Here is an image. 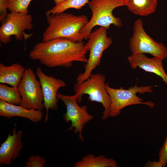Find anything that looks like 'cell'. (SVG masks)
Returning <instances> with one entry per match:
<instances>
[{"label": "cell", "instance_id": "cell-1", "mask_svg": "<svg viewBox=\"0 0 167 167\" xmlns=\"http://www.w3.org/2000/svg\"><path fill=\"white\" fill-rule=\"evenodd\" d=\"M88 51L83 41L74 42L65 38H58L36 43L28 57L49 68H68L71 66L74 62L86 63Z\"/></svg>", "mask_w": 167, "mask_h": 167}, {"label": "cell", "instance_id": "cell-2", "mask_svg": "<svg viewBox=\"0 0 167 167\" xmlns=\"http://www.w3.org/2000/svg\"><path fill=\"white\" fill-rule=\"evenodd\" d=\"M48 26L42 35V41L63 38L74 42L82 41L81 32L88 22L84 15L62 12L46 15Z\"/></svg>", "mask_w": 167, "mask_h": 167}, {"label": "cell", "instance_id": "cell-3", "mask_svg": "<svg viewBox=\"0 0 167 167\" xmlns=\"http://www.w3.org/2000/svg\"><path fill=\"white\" fill-rule=\"evenodd\" d=\"M88 4L92 16L81 31L84 39H88L92 29L96 26L108 29L112 24L117 28L122 26L121 18L114 15L113 11L116 8L125 6V0H91Z\"/></svg>", "mask_w": 167, "mask_h": 167}, {"label": "cell", "instance_id": "cell-4", "mask_svg": "<svg viewBox=\"0 0 167 167\" xmlns=\"http://www.w3.org/2000/svg\"><path fill=\"white\" fill-rule=\"evenodd\" d=\"M152 87V86L138 87L135 84L127 89L122 87L115 89L105 83V88L111 101L109 116L114 117L118 116L121 113L122 109L132 105L143 104L153 108L155 105L154 103L151 101L143 102V100L136 95L138 93L142 94L151 93L153 92Z\"/></svg>", "mask_w": 167, "mask_h": 167}, {"label": "cell", "instance_id": "cell-5", "mask_svg": "<svg viewBox=\"0 0 167 167\" xmlns=\"http://www.w3.org/2000/svg\"><path fill=\"white\" fill-rule=\"evenodd\" d=\"M105 77L100 73L92 74L89 78L82 82H77L74 85V92L78 95L77 101L80 103L84 94L88 95V100L92 102L101 103L104 108L102 117L104 120L109 117L111 101L105 88Z\"/></svg>", "mask_w": 167, "mask_h": 167}, {"label": "cell", "instance_id": "cell-6", "mask_svg": "<svg viewBox=\"0 0 167 167\" xmlns=\"http://www.w3.org/2000/svg\"><path fill=\"white\" fill-rule=\"evenodd\" d=\"M107 29L100 27L91 33L85 44L89 52V58L84 65V72L79 74L77 77V82H82L89 78L92 71L100 65L104 51L113 43L112 38L107 36Z\"/></svg>", "mask_w": 167, "mask_h": 167}, {"label": "cell", "instance_id": "cell-7", "mask_svg": "<svg viewBox=\"0 0 167 167\" xmlns=\"http://www.w3.org/2000/svg\"><path fill=\"white\" fill-rule=\"evenodd\" d=\"M133 31L132 36L129 39L130 48L132 54H148L162 60L167 58V47L147 34L142 19H138L135 22Z\"/></svg>", "mask_w": 167, "mask_h": 167}, {"label": "cell", "instance_id": "cell-8", "mask_svg": "<svg viewBox=\"0 0 167 167\" xmlns=\"http://www.w3.org/2000/svg\"><path fill=\"white\" fill-rule=\"evenodd\" d=\"M32 15L15 11L7 14L2 22L0 28V41L4 44L10 42L11 36L14 35L18 41L23 38L26 40L32 35L27 34L25 32L26 30H31L33 27Z\"/></svg>", "mask_w": 167, "mask_h": 167}, {"label": "cell", "instance_id": "cell-9", "mask_svg": "<svg viewBox=\"0 0 167 167\" xmlns=\"http://www.w3.org/2000/svg\"><path fill=\"white\" fill-rule=\"evenodd\" d=\"M30 68L26 69L18 86L21 97L20 105L29 109L42 111L43 96L39 81Z\"/></svg>", "mask_w": 167, "mask_h": 167}, {"label": "cell", "instance_id": "cell-10", "mask_svg": "<svg viewBox=\"0 0 167 167\" xmlns=\"http://www.w3.org/2000/svg\"><path fill=\"white\" fill-rule=\"evenodd\" d=\"M78 95L77 93L71 96L59 92L57 94V97L64 103L66 107V112L63 115V119L67 123L70 121L71 122V126L68 130H72L74 128V133H79V138L83 141L82 132L85 125L92 120L93 116L88 113L87 106L78 105L77 101Z\"/></svg>", "mask_w": 167, "mask_h": 167}, {"label": "cell", "instance_id": "cell-11", "mask_svg": "<svg viewBox=\"0 0 167 167\" xmlns=\"http://www.w3.org/2000/svg\"><path fill=\"white\" fill-rule=\"evenodd\" d=\"M36 71L42 91L44 108L46 109L44 121L45 123L49 120V110H56L58 109L59 100L57 96L58 92L60 88L65 87L66 84L62 80L46 75L40 67H37Z\"/></svg>", "mask_w": 167, "mask_h": 167}, {"label": "cell", "instance_id": "cell-12", "mask_svg": "<svg viewBox=\"0 0 167 167\" xmlns=\"http://www.w3.org/2000/svg\"><path fill=\"white\" fill-rule=\"evenodd\" d=\"M12 135L9 133L0 147V164L9 165L12 161L16 159L23 148L22 130L16 131V126L12 130Z\"/></svg>", "mask_w": 167, "mask_h": 167}, {"label": "cell", "instance_id": "cell-13", "mask_svg": "<svg viewBox=\"0 0 167 167\" xmlns=\"http://www.w3.org/2000/svg\"><path fill=\"white\" fill-rule=\"evenodd\" d=\"M131 67H138L146 72L154 73L161 77L167 85V75L164 69L162 59L155 57L149 58L143 54H132L127 58Z\"/></svg>", "mask_w": 167, "mask_h": 167}, {"label": "cell", "instance_id": "cell-14", "mask_svg": "<svg viewBox=\"0 0 167 167\" xmlns=\"http://www.w3.org/2000/svg\"><path fill=\"white\" fill-rule=\"evenodd\" d=\"M0 116L8 119L14 117H21L36 123L42 120L43 113L42 111L29 109L0 100Z\"/></svg>", "mask_w": 167, "mask_h": 167}, {"label": "cell", "instance_id": "cell-15", "mask_svg": "<svg viewBox=\"0 0 167 167\" xmlns=\"http://www.w3.org/2000/svg\"><path fill=\"white\" fill-rule=\"evenodd\" d=\"M25 70L18 63L6 66L0 63V83L7 84L13 87H18Z\"/></svg>", "mask_w": 167, "mask_h": 167}, {"label": "cell", "instance_id": "cell-16", "mask_svg": "<svg viewBox=\"0 0 167 167\" xmlns=\"http://www.w3.org/2000/svg\"><path fill=\"white\" fill-rule=\"evenodd\" d=\"M125 5L133 14L147 16L156 10L158 0H125Z\"/></svg>", "mask_w": 167, "mask_h": 167}, {"label": "cell", "instance_id": "cell-17", "mask_svg": "<svg viewBox=\"0 0 167 167\" xmlns=\"http://www.w3.org/2000/svg\"><path fill=\"white\" fill-rule=\"evenodd\" d=\"M74 167H118L115 160L107 158L103 155L95 156L90 154L84 156L82 159L76 162Z\"/></svg>", "mask_w": 167, "mask_h": 167}, {"label": "cell", "instance_id": "cell-18", "mask_svg": "<svg viewBox=\"0 0 167 167\" xmlns=\"http://www.w3.org/2000/svg\"><path fill=\"white\" fill-rule=\"evenodd\" d=\"M0 100L11 104L20 105L21 97L18 87H10L0 83Z\"/></svg>", "mask_w": 167, "mask_h": 167}, {"label": "cell", "instance_id": "cell-19", "mask_svg": "<svg viewBox=\"0 0 167 167\" xmlns=\"http://www.w3.org/2000/svg\"><path fill=\"white\" fill-rule=\"evenodd\" d=\"M89 0H67L62 4L53 7L46 12V15H54L63 12L66 10L74 8L76 9H81L89 2Z\"/></svg>", "mask_w": 167, "mask_h": 167}, {"label": "cell", "instance_id": "cell-20", "mask_svg": "<svg viewBox=\"0 0 167 167\" xmlns=\"http://www.w3.org/2000/svg\"><path fill=\"white\" fill-rule=\"evenodd\" d=\"M32 0H8V9L9 11L28 14V7Z\"/></svg>", "mask_w": 167, "mask_h": 167}, {"label": "cell", "instance_id": "cell-21", "mask_svg": "<svg viewBox=\"0 0 167 167\" xmlns=\"http://www.w3.org/2000/svg\"><path fill=\"white\" fill-rule=\"evenodd\" d=\"M46 163L45 157L39 155H31L26 162L25 167H44Z\"/></svg>", "mask_w": 167, "mask_h": 167}, {"label": "cell", "instance_id": "cell-22", "mask_svg": "<svg viewBox=\"0 0 167 167\" xmlns=\"http://www.w3.org/2000/svg\"><path fill=\"white\" fill-rule=\"evenodd\" d=\"M159 161L162 163L163 167L165 166L167 163V136L159 151Z\"/></svg>", "mask_w": 167, "mask_h": 167}, {"label": "cell", "instance_id": "cell-23", "mask_svg": "<svg viewBox=\"0 0 167 167\" xmlns=\"http://www.w3.org/2000/svg\"><path fill=\"white\" fill-rule=\"evenodd\" d=\"M8 0H0V21L2 22L7 15Z\"/></svg>", "mask_w": 167, "mask_h": 167}, {"label": "cell", "instance_id": "cell-24", "mask_svg": "<svg viewBox=\"0 0 167 167\" xmlns=\"http://www.w3.org/2000/svg\"><path fill=\"white\" fill-rule=\"evenodd\" d=\"M144 167H163L162 163L160 161H148L144 165Z\"/></svg>", "mask_w": 167, "mask_h": 167}, {"label": "cell", "instance_id": "cell-25", "mask_svg": "<svg viewBox=\"0 0 167 167\" xmlns=\"http://www.w3.org/2000/svg\"><path fill=\"white\" fill-rule=\"evenodd\" d=\"M67 0H54L56 6L59 5L64 2Z\"/></svg>", "mask_w": 167, "mask_h": 167}]
</instances>
